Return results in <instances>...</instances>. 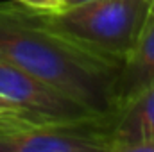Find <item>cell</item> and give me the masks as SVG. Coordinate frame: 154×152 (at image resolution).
<instances>
[{
  "label": "cell",
  "instance_id": "obj_11",
  "mask_svg": "<svg viewBox=\"0 0 154 152\" xmlns=\"http://www.w3.org/2000/svg\"><path fill=\"white\" fill-rule=\"evenodd\" d=\"M56 2H57V4H59V7H61V5H63V2H65V0H56Z\"/></svg>",
  "mask_w": 154,
  "mask_h": 152
},
{
  "label": "cell",
  "instance_id": "obj_10",
  "mask_svg": "<svg viewBox=\"0 0 154 152\" xmlns=\"http://www.w3.org/2000/svg\"><path fill=\"white\" fill-rule=\"evenodd\" d=\"M81 2H88V0H65L61 7H70V5H75V4H81Z\"/></svg>",
  "mask_w": 154,
  "mask_h": 152
},
{
  "label": "cell",
  "instance_id": "obj_2",
  "mask_svg": "<svg viewBox=\"0 0 154 152\" xmlns=\"http://www.w3.org/2000/svg\"><path fill=\"white\" fill-rule=\"evenodd\" d=\"M16 7L31 23L118 66L147 22V0H88L54 11Z\"/></svg>",
  "mask_w": 154,
  "mask_h": 152
},
{
  "label": "cell",
  "instance_id": "obj_7",
  "mask_svg": "<svg viewBox=\"0 0 154 152\" xmlns=\"http://www.w3.org/2000/svg\"><path fill=\"white\" fill-rule=\"evenodd\" d=\"M20 5L31 7V9H39V11H54L59 9V4L56 0H14Z\"/></svg>",
  "mask_w": 154,
  "mask_h": 152
},
{
  "label": "cell",
  "instance_id": "obj_9",
  "mask_svg": "<svg viewBox=\"0 0 154 152\" xmlns=\"http://www.w3.org/2000/svg\"><path fill=\"white\" fill-rule=\"evenodd\" d=\"M154 18V0H147V20Z\"/></svg>",
  "mask_w": 154,
  "mask_h": 152
},
{
  "label": "cell",
  "instance_id": "obj_1",
  "mask_svg": "<svg viewBox=\"0 0 154 152\" xmlns=\"http://www.w3.org/2000/svg\"><path fill=\"white\" fill-rule=\"evenodd\" d=\"M0 59L48 82L97 114H115L118 65L25 20L14 2H0Z\"/></svg>",
  "mask_w": 154,
  "mask_h": 152
},
{
  "label": "cell",
  "instance_id": "obj_5",
  "mask_svg": "<svg viewBox=\"0 0 154 152\" xmlns=\"http://www.w3.org/2000/svg\"><path fill=\"white\" fill-rule=\"evenodd\" d=\"M111 152H154V86L116 109Z\"/></svg>",
  "mask_w": 154,
  "mask_h": 152
},
{
  "label": "cell",
  "instance_id": "obj_8",
  "mask_svg": "<svg viewBox=\"0 0 154 152\" xmlns=\"http://www.w3.org/2000/svg\"><path fill=\"white\" fill-rule=\"evenodd\" d=\"M4 109H18L16 106H13L11 102H7L5 99H2L0 97V111H4Z\"/></svg>",
  "mask_w": 154,
  "mask_h": 152
},
{
  "label": "cell",
  "instance_id": "obj_3",
  "mask_svg": "<svg viewBox=\"0 0 154 152\" xmlns=\"http://www.w3.org/2000/svg\"><path fill=\"white\" fill-rule=\"evenodd\" d=\"M115 114L74 120L0 111V152H111Z\"/></svg>",
  "mask_w": 154,
  "mask_h": 152
},
{
  "label": "cell",
  "instance_id": "obj_4",
  "mask_svg": "<svg viewBox=\"0 0 154 152\" xmlns=\"http://www.w3.org/2000/svg\"><path fill=\"white\" fill-rule=\"evenodd\" d=\"M0 97L34 116L74 120L97 114L75 99L0 59Z\"/></svg>",
  "mask_w": 154,
  "mask_h": 152
},
{
  "label": "cell",
  "instance_id": "obj_6",
  "mask_svg": "<svg viewBox=\"0 0 154 152\" xmlns=\"http://www.w3.org/2000/svg\"><path fill=\"white\" fill-rule=\"evenodd\" d=\"M151 86H154V18L145 22L134 47L118 66L113 82L116 109Z\"/></svg>",
  "mask_w": 154,
  "mask_h": 152
}]
</instances>
